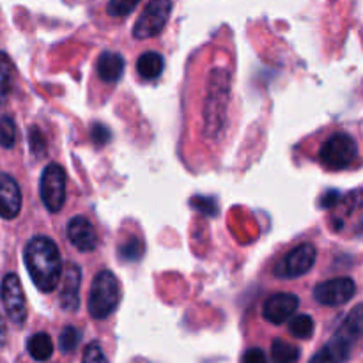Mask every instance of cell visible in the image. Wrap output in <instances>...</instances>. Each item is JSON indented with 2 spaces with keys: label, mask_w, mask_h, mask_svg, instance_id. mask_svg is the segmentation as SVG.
I'll list each match as a JSON object with an SVG mask.
<instances>
[{
  "label": "cell",
  "mask_w": 363,
  "mask_h": 363,
  "mask_svg": "<svg viewBox=\"0 0 363 363\" xmlns=\"http://www.w3.org/2000/svg\"><path fill=\"white\" fill-rule=\"evenodd\" d=\"M16 144V124L13 117L2 116L0 117V145L4 149H11Z\"/></svg>",
  "instance_id": "22"
},
{
  "label": "cell",
  "mask_w": 363,
  "mask_h": 363,
  "mask_svg": "<svg viewBox=\"0 0 363 363\" xmlns=\"http://www.w3.org/2000/svg\"><path fill=\"white\" fill-rule=\"evenodd\" d=\"M39 194L50 213H59L66 202V172L59 163L45 167L39 179Z\"/></svg>",
  "instance_id": "6"
},
{
  "label": "cell",
  "mask_w": 363,
  "mask_h": 363,
  "mask_svg": "<svg viewBox=\"0 0 363 363\" xmlns=\"http://www.w3.org/2000/svg\"><path fill=\"white\" fill-rule=\"evenodd\" d=\"M6 340H7V328H6V323H4L2 315H0V350L6 346Z\"/></svg>",
  "instance_id": "31"
},
{
  "label": "cell",
  "mask_w": 363,
  "mask_h": 363,
  "mask_svg": "<svg viewBox=\"0 0 363 363\" xmlns=\"http://www.w3.org/2000/svg\"><path fill=\"white\" fill-rule=\"evenodd\" d=\"M82 363H108L101 344L96 342V340L94 342L87 344L84 350V358H82Z\"/></svg>",
  "instance_id": "25"
},
{
  "label": "cell",
  "mask_w": 363,
  "mask_h": 363,
  "mask_svg": "<svg viewBox=\"0 0 363 363\" xmlns=\"http://www.w3.org/2000/svg\"><path fill=\"white\" fill-rule=\"evenodd\" d=\"M165 60L158 52H144L137 60V73L144 80H156L163 73Z\"/></svg>",
  "instance_id": "16"
},
{
  "label": "cell",
  "mask_w": 363,
  "mask_h": 363,
  "mask_svg": "<svg viewBox=\"0 0 363 363\" xmlns=\"http://www.w3.org/2000/svg\"><path fill=\"white\" fill-rule=\"evenodd\" d=\"M91 138L96 145H99V147H101V145L108 144V140L112 138V133H110V130L106 126L96 123L94 126L91 128Z\"/></svg>",
  "instance_id": "27"
},
{
  "label": "cell",
  "mask_w": 363,
  "mask_h": 363,
  "mask_svg": "<svg viewBox=\"0 0 363 363\" xmlns=\"http://www.w3.org/2000/svg\"><path fill=\"white\" fill-rule=\"evenodd\" d=\"M315 259H318V252H315L314 245L301 243L284 255L282 261L275 266L273 273L282 280L298 279V277L307 275L314 268Z\"/></svg>",
  "instance_id": "8"
},
{
  "label": "cell",
  "mask_w": 363,
  "mask_h": 363,
  "mask_svg": "<svg viewBox=\"0 0 363 363\" xmlns=\"http://www.w3.org/2000/svg\"><path fill=\"white\" fill-rule=\"evenodd\" d=\"M13 78H14V66L11 62L9 55L0 52V105L7 101L13 89Z\"/></svg>",
  "instance_id": "18"
},
{
  "label": "cell",
  "mask_w": 363,
  "mask_h": 363,
  "mask_svg": "<svg viewBox=\"0 0 363 363\" xmlns=\"http://www.w3.org/2000/svg\"><path fill=\"white\" fill-rule=\"evenodd\" d=\"M172 13V0H151L133 27L135 39H151L163 32Z\"/></svg>",
  "instance_id": "7"
},
{
  "label": "cell",
  "mask_w": 363,
  "mask_h": 363,
  "mask_svg": "<svg viewBox=\"0 0 363 363\" xmlns=\"http://www.w3.org/2000/svg\"><path fill=\"white\" fill-rule=\"evenodd\" d=\"M80 286L82 269L78 264H69L64 273L62 291H60V305L66 312H77L80 307Z\"/></svg>",
  "instance_id": "14"
},
{
  "label": "cell",
  "mask_w": 363,
  "mask_h": 363,
  "mask_svg": "<svg viewBox=\"0 0 363 363\" xmlns=\"http://www.w3.org/2000/svg\"><path fill=\"white\" fill-rule=\"evenodd\" d=\"M0 298L6 308V314L16 326H23L27 321V301H25L23 287L14 273L4 277L0 284Z\"/></svg>",
  "instance_id": "9"
},
{
  "label": "cell",
  "mask_w": 363,
  "mask_h": 363,
  "mask_svg": "<svg viewBox=\"0 0 363 363\" xmlns=\"http://www.w3.org/2000/svg\"><path fill=\"white\" fill-rule=\"evenodd\" d=\"M21 191L18 183L9 174L0 172V216L4 220H13L20 215Z\"/></svg>",
  "instance_id": "13"
},
{
  "label": "cell",
  "mask_w": 363,
  "mask_h": 363,
  "mask_svg": "<svg viewBox=\"0 0 363 363\" xmlns=\"http://www.w3.org/2000/svg\"><path fill=\"white\" fill-rule=\"evenodd\" d=\"M191 206L197 208L199 211L206 213L208 216H215L218 213V206H216V201L211 197H195L191 199Z\"/></svg>",
  "instance_id": "26"
},
{
  "label": "cell",
  "mask_w": 363,
  "mask_h": 363,
  "mask_svg": "<svg viewBox=\"0 0 363 363\" xmlns=\"http://www.w3.org/2000/svg\"><path fill=\"white\" fill-rule=\"evenodd\" d=\"M243 363H268V360H266L264 351L259 350V347H252L245 353Z\"/></svg>",
  "instance_id": "29"
},
{
  "label": "cell",
  "mask_w": 363,
  "mask_h": 363,
  "mask_svg": "<svg viewBox=\"0 0 363 363\" xmlns=\"http://www.w3.org/2000/svg\"><path fill=\"white\" fill-rule=\"evenodd\" d=\"M358 145L347 133H333L319 149V162L330 170H342L357 160Z\"/></svg>",
  "instance_id": "5"
},
{
  "label": "cell",
  "mask_w": 363,
  "mask_h": 363,
  "mask_svg": "<svg viewBox=\"0 0 363 363\" xmlns=\"http://www.w3.org/2000/svg\"><path fill=\"white\" fill-rule=\"evenodd\" d=\"M357 293V284L350 277H339V279L326 280L315 286L314 298L326 307H340L347 303Z\"/></svg>",
  "instance_id": "10"
},
{
  "label": "cell",
  "mask_w": 363,
  "mask_h": 363,
  "mask_svg": "<svg viewBox=\"0 0 363 363\" xmlns=\"http://www.w3.org/2000/svg\"><path fill=\"white\" fill-rule=\"evenodd\" d=\"M300 307V298L291 293H275L262 305V315L272 325H282L294 315Z\"/></svg>",
  "instance_id": "11"
},
{
  "label": "cell",
  "mask_w": 363,
  "mask_h": 363,
  "mask_svg": "<svg viewBox=\"0 0 363 363\" xmlns=\"http://www.w3.org/2000/svg\"><path fill=\"white\" fill-rule=\"evenodd\" d=\"M339 201H340V194H339V191L330 190V191H326L325 195H323L321 202H319V206H321L323 209H332L333 206L339 204Z\"/></svg>",
  "instance_id": "30"
},
{
  "label": "cell",
  "mask_w": 363,
  "mask_h": 363,
  "mask_svg": "<svg viewBox=\"0 0 363 363\" xmlns=\"http://www.w3.org/2000/svg\"><path fill=\"white\" fill-rule=\"evenodd\" d=\"M121 300V287L112 272H99L92 280L89 291L87 308L94 319H106L117 308Z\"/></svg>",
  "instance_id": "4"
},
{
  "label": "cell",
  "mask_w": 363,
  "mask_h": 363,
  "mask_svg": "<svg viewBox=\"0 0 363 363\" xmlns=\"http://www.w3.org/2000/svg\"><path fill=\"white\" fill-rule=\"evenodd\" d=\"M144 255V243L138 238H130L119 245V259L126 262H135Z\"/></svg>",
  "instance_id": "21"
},
{
  "label": "cell",
  "mask_w": 363,
  "mask_h": 363,
  "mask_svg": "<svg viewBox=\"0 0 363 363\" xmlns=\"http://www.w3.org/2000/svg\"><path fill=\"white\" fill-rule=\"evenodd\" d=\"M30 151L34 152L35 156H43L45 155V149H46V142L45 137H43L41 131L38 128H30Z\"/></svg>",
  "instance_id": "28"
},
{
  "label": "cell",
  "mask_w": 363,
  "mask_h": 363,
  "mask_svg": "<svg viewBox=\"0 0 363 363\" xmlns=\"http://www.w3.org/2000/svg\"><path fill=\"white\" fill-rule=\"evenodd\" d=\"M96 71H98V77L105 84H116V82L121 80L124 73L123 55L113 52H103L99 55L98 62H96Z\"/></svg>",
  "instance_id": "15"
},
{
  "label": "cell",
  "mask_w": 363,
  "mask_h": 363,
  "mask_svg": "<svg viewBox=\"0 0 363 363\" xmlns=\"http://www.w3.org/2000/svg\"><path fill=\"white\" fill-rule=\"evenodd\" d=\"M28 354L35 362H46L53 354V342L48 333H34L27 342Z\"/></svg>",
  "instance_id": "17"
},
{
  "label": "cell",
  "mask_w": 363,
  "mask_h": 363,
  "mask_svg": "<svg viewBox=\"0 0 363 363\" xmlns=\"http://www.w3.org/2000/svg\"><path fill=\"white\" fill-rule=\"evenodd\" d=\"M25 266L32 282L43 293H52L62 277V257L50 238L34 236L25 247Z\"/></svg>",
  "instance_id": "1"
},
{
  "label": "cell",
  "mask_w": 363,
  "mask_h": 363,
  "mask_svg": "<svg viewBox=\"0 0 363 363\" xmlns=\"http://www.w3.org/2000/svg\"><path fill=\"white\" fill-rule=\"evenodd\" d=\"M66 233L67 240H69V243L77 250L89 254V252H92L98 247V234H96L94 227H92V223L85 216H74V218H71L67 222Z\"/></svg>",
  "instance_id": "12"
},
{
  "label": "cell",
  "mask_w": 363,
  "mask_h": 363,
  "mask_svg": "<svg viewBox=\"0 0 363 363\" xmlns=\"http://www.w3.org/2000/svg\"><path fill=\"white\" fill-rule=\"evenodd\" d=\"M314 328H315V323L308 314L296 315V318L291 319V323H289L291 335L296 337V339H301V340L311 339V337L314 335Z\"/></svg>",
  "instance_id": "20"
},
{
  "label": "cell",
  "mask_w": 363,
  "mask_h": 363,
  "mask_svg": "<svg viewBox=\"0 0 363 363\" xmlns=\"http://www.w3.org/2000/svg\"><path fill=\"white\" fill-rule=\"evenodd\" d=\"M140 0H110L106 6V13L113 18H124L135 11Z\"/></svg>",
  "instance_id": "24"
},
{
  "label": "cell",
  "mask_w": 363,
  "mask_h": 363,
  "mask_svg": "<svg viewBox=\"0 0 363 363\" xmlns=\"http://www.w3.org/2000/svg\"><path fill=\"white\" fill-rule=\"evenodd\" d=\"M233 74L227 67H215L209 74L204 99V135L206 138L218 140L227 123V108L230 99Z\"/></svg>",
  "instance_id": "2"
},
{
  "label": "cell",
  "mask_w": 363,
  "mask_h": 363,
  "mask_svg": "<svg viewBox=\"0 0 363 363\" xmlns=\"http://www.w3.org/2000/svg\"><path fill=\"white\" fill-rule=\"evenodd\" d=\"M78 344H80V333H78V330L73 328V326H66L59 337L60 351H62L64 354L73 353L78 347Z\"/></svg>",
  "instance_id": "23"
},
{
  "label": "cell",
  "mask_w": 363,
  "mask_h": 363,
  "mask_svg": "<svg viewBox=\"0 0 363 363\" xmlns=\"http://www.w3.org/2000/svg\"><path fill=\"white\" fill-rule=\"evenodd\" d=\"M272 358L275 363H296L300 360V350L286 340H273Z\"/></svg>",
  "instance_id": "19"
},
{
  "label": "cell",
  "mask_w": 363,
  "mask_h": 363,
  "mask_svg": "<svg viewBox=\"0 0 363 363\" xmlns=\"http://www.w3.org/2000/svg\"><path fill=\"white\" fill-rule=\"evenodd\" d=\"M363 337V303L346 315L332 339L308 363H346Z\"/></svg>",
  "instance_id": "3"
}]
</instances>
